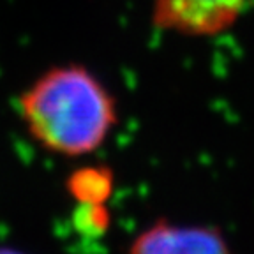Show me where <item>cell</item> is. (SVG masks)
<instances>
[{
	"label": "cell",
	"mask_w": 254,
	"mask_h": 254,
	"mask_svg": "<svg viewBox=\"0 0 254 254\" xmlns=\"http://www.w3.org/2000/svg\"><path fill=\"white\" fill-rule=\"evenodd\" d=\"M28 136L53 155L78 159L103 147L119 124V108L106 85L78 64L37 76L16 101Z\"/></svg>",
	"instance_id": "cell-1"
},
{
	"label": "cell",
	"mask_w": 254,
	"mask_h": 254,
	"mask_svg": "<svg viewBox=\"0 0 254 254\" xmlns=\"http://www.w3.org/2000/svg\"><path fill=\"white\" fill-rule=\"evenodd\" d=\"M127 254H233L217 226L159 219L139 231Z\"/></svg>",
	"instance_id": "cell-2"
},
{
	"label": "cell",
	"mask_w": 254,
	"mask_h": 254,
	"mask_svg": "<svg viewBox=\"0 0 254 254\" xmlns=\"http://www.w3.org/2000/svg\"><path fill=\"white\" fill-rule=\"evenodd\" d=\"M244 0H155L154 23L184 36H215L230 28Z\"/></svg>",
	"instance_id": "cell-3"
},
{
	"label": "cell",
	"mask_w": 254,
	"mask_h": 254,
	"mask_svg": "<svg viewBox=\"0 0 254 254\" xmlns=\"http://www.w3.org/2000/svg\"><path fill=\"white\" fill-rule=\"evenodd\" d=\"M0 254H25L18 249H12V247H0Z\"/></svg>",
	"instance_id": "cell-4"
}]
</instances>
